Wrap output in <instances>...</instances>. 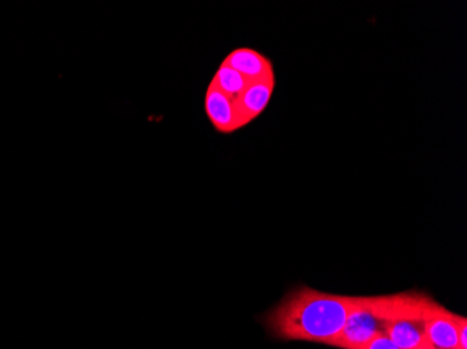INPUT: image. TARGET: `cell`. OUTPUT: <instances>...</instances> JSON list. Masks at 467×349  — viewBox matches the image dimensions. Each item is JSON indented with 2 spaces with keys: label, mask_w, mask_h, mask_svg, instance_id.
<instances>
[{
  "label": "cell",
  "mask_w": 467,
  "mask_h": 349,
  "mask_svg": "<svg viewBox=\"0 0 467 349\" xmlns=\"http://www.w3.org/2000/svg\"><path fill=\"white\" fill-rule=\"evenodd\" d=\"M275 75L261 78V80L251 81L245 91L235 99L243 128L264 114L272 99L273 93H275Z\"/></svg>",
  "instance_id": "6"
},
{
  "label": "cell",
  "mask_w": 467,
  "mask_h": 349,
  "mask_svg": "<svg viewBox=\"0 0 467 349\" xmlns=\"http://www.w3.org/2000/svg\"><path fill=\"white\" fill-rule=\"evenodd\" d=\"M458 344L459 349H467V319L464 316L459 317Z\"/></svg>",
  "instance_id": "10"
},
{
  "label": "cell",
  "mask_w": 467,
  "mask_h": 349,
  "mask_svg": "<svg viewBox=\"0 0 467 349\" xmlns=\"http://www.w3.org/2000/svg\"><path fill=\"white\" fill-rule=\"evenodd\" d=\"M395 303L396 293L356 296V303L348 314L342 333L330 343V346L340 349H361L377 335L387 334Z\"/></svg>",
  "instance_id": "2"
},
{
  "label": "cell",
  "mask_w": 467,
  "mask_h": 349,
  "mask_svg": "<svg viewBox=\"0 0 467 349\" xmlns=\"http://www.w3.org/2000/svg\"><path fill=\"white\" fill-rule=\"evenodd\" d=\"M361 349H400L387 334L377 335Z\"/></svg>",
  "instance_id": "9"
},
{
  "label": "cell",
  "mask_w": 467,
  "mask_h": 349,
  "mask_svg": "<svg viewBox=\"0 0 467 349\" xmlns=\"http://www.w3.org/2000/svg\"><path fill=\"white\" fill-rule=\"evenodd\" d=\"M459 314L434 301L427 319L426 335L432 349H459Z\"/></svg>",
  "instance_id": "5"
},
{
  "label": "cell",
  "mask_w": 467,
  "mask_h": 349,
  "mask_svg": "<svg viewBox=\"0 0 467 349\" xmlns=\"http://www.w3.org/2000/svg\"><path fill=\"white\" fill-rule=\"evenodd\" d=\"M204 111L210 123L223 135H231L243 128L235 99L223 93L213 83H210L204 97Z\"/></svg>",
  "instance_id": "4"
},
{
  "label": "cell",
  "mask_w": 467,
  "mask_h": 349,
  "mask_svg": "<svg viewBox=\"0 0 467 349\" xmlns=\"http://www.w3.org/2000/svg\"><path fill=\"white\" fill-rule=\"evenodd\" d=\"M429 293L419 291L396 293L395 309L388 324L387 335L400 349H432L426 329L430 309L434 303Z\"/></svg>",
  "instance_id": "3"
},
{
  "label": "cell",
  "mask_w": 467,
  "mask_h": 349,
  "mask_svg": "<svg viewBox=\"0 0 467 349\" xmlns=\"http://www.w3.org/2000/svg\"><path fill=\"white\" fill-rule=\"evenodd\" d=\"M210 83H213L219 90L227 94L231 98L237 99L245 91L246 87H248L251 81L246 80L241 73H238L237 70L233 69V67H228V65L223 62L222 67H219L216 75H214L213 80L210 81Z\"/></svg>",
  "instance_id": "8"
},
{
  "label": "cell",
  "mask_w": 467,
  "mask_h": 349,
  "mask_svg": "<svg viewBox=\"0 0 467 349\" xmlns=\"http://www.w3.org/2000/svg\"><path fill=\"white\" fill-rule=\"evenodd\" d=\"M223 62L237 70L248 81L261 80L275 75L270 59L252 48L234 49Z\"/></svg>",
  "instance_id": "7"
},
{
  "label": "cell",
  "mask_w": 467,
  "mask_h": 349,
  "mask_svg": "<svg viewBox=\"0 0 467 349\" xmlns=\"http://www.w3.org/2000/svg\"><path fill=\"white\" fill-rule=\"evenodd\" d=\"M354 303L356 296L300 287L265 314L262 323L273 337L280 340L330 345L342 333Z\"/></svg>",
  "instance_id": "1"
}]
</instances>
